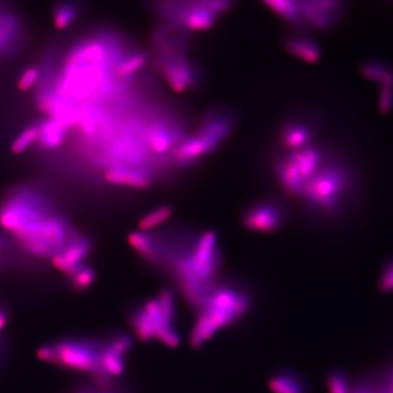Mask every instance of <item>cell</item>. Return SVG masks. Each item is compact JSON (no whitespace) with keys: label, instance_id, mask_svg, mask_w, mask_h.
<instances>
[{"label":"cell","instance_id":"6da1fadb","mask_svg":"<svg viewBox=\"0 0 393 393\" xmlns=\"http://www.w3.org/2000/svg\"><path fill=\"white\" fill-rule=\"evenodd\" d=\"M131 348L130 337L112 333L67 337L41 346L37 355L44 362L64 371L89 375L90 379L101 383H111L125 371Z\"/></svg>","mask_w":393,"mask_h":393},{"label":"cell","instance_id":"7a4b0ae2","mask_svg":"<svg viewBox=\"0 0 393 393\" xmlns=\"http://www.w3.org/2000/svg\"><path fill=\"white\" fill-rule=\"evenodd\" d=\"M0 224L26 251L40 258L54 257L73 236L69 224L54 212L48 199L29 190L15 192L2 204Z\"/></svg>","mask_w":393,"mask_h":393},{"label":"cell","instance_id":"3957f363","mask_svg":"<svg viewBox=\"0 0 393 393\" xmlns=\"http://www.w3.org/2000/svg\"><path fill=\"white\" fill-rule=\"evenodd\" d=\"M351 169L328 151L293 196L307 209L322 214L341 210L353 187Z\"/></svg>","mask_w":393,"mask_h":393},{"label":"cell","instance_id":"277c9868","mask_svg":"<svg viewBox=\"0 0 393 393\" xmlns=\"http://www.w3.org/2000/svg\"><path fill=\"white\" fill-rule=\"evenodd\" d=\"M218 235L212 231L201 234L190 251L175 260L176 274L187 300L198 310L215 288L221 269Z\"/></svg>","mask_w":393,"mask_h":393},{"label":"cell","instance_id":"5b68a950","mask_svg":"<svg viewBox=\"0 0 393 393\" xmlns=\"http://www.w3.org/2000/svg\"><path fill=\"white\" fill-rule=\"evenodd\" d=\"M251 305V297L245 290L228 285L215 287L198 310L190 331L192 347H203L219 331L237 324L247 315Z\"/></svg>","mask_w":393,"mask_h":393},{"label":"cell","instance_id":"8992f818","mask_svg":"<svg viewBox=\"0 0 393 393\" xmlns=\"http://www.w3.org/2000/svg\"><path fill=\"white\" fill-rule=\"evenodd\" d=\"M177 301L171 290H161L131 312L128 322L132 331L142 342H158L169 348L180 345L177 326Z\"/></svg>","mask_w":393,"mask_h":393},{"label":"cell","instance_id":"52a82bcc","mask_svg":"<svg viewBox=\"0 0 393 393\" xmlns=\"http://www.w3.org/2000/svg\"><path fill=\"white\" fill-rule=\"evenodd\" d=\"M302 26L309 31H328L342 22L347 0H296Z\"/></svg>","mask_w":393,"mask_h":393},{"label":"cell","instance_id":"ba28073f","mask_svg":"<svg viewBox=\"0 0 393 393\" xmlns=\"http://www.w3.org/2000/svg\"><path fill=\"white\" fill-rule=\"evenodd\" d=\"M318 119L310 113L299 112L287 117L278 131V142L285 151H294L315 142Z\"/></svg>","mask_w":393,"mask_h":393},{"label":"cell","instance_id":"9c48e42d","mask_svg":"<svg viewBox=\"0 0 393 393\" xmlns=\"http://www.w3.org/2000/svg\"><path fill=\"white\" fill-rule=\"evenodd\" d=\"M156 66L176 92L195 87L199 81L198 67L184 55L157 56Z\"/></svg>","mask_w":393,"mask_h":393},{"label":"cell","instance_id":"30bf717a","mask_svg":"<svg viewBox=\"0 0 393 393\" xmlns=\"http://www.w3.org/2000/svg\"><path fill=\"white\" fill-rule=\"evenodd\" d=\"M285 211L281 204L263 199L247 208L242 215L243 224L252 231L260 233H276L284 225Z\"/></svg>","mask_w":393,"mask_h":393},{"label":"cell","instance_id":"8fae6325","mask_svg":"<svg viewBox=\"0 0 393 393\" xmlns=\"http://www.w3.org/2000/svg\"><path fill=\"white\" fill-rule=\"evenodd\" d=\"M362 73L367 81L377 85L379 108L388 113L393 108V67L383 60H369L363 64Z\"/></svg>","mask_w":393,"mask_h":393},{"label":"cell","instance_id":"7c38bea8","mask_svg":"<svg viewBox=\"0 0 393 393\" xmlns=\"http://www.w3.org/2000/svg\"><path fill=\"white\" fill-rule=\"evenodd\" d=\"M92 248V242L89 237L74 234L62 251L52 258V262L56 268L67 276L84 264Z\"/></svg>","mask_w":393,"mask_h":393},{"label":"cell","instance_id":"4fadbf2b","mask_svg":"<svg viewBox=\"0 0 393 393\" xmlns=\"http://www.w3.org/2000/svg\"><path fill=\"white\" fill-rule=\"evenodd\" d=\"M305 28H290L284 37V49L304 62L315 63L321 58V47Z\"/></svg>","mask_w":393,"mask_h":393},{"label":"cell","instance_id":"5bb4252c","mask_svg":"<svg viewBox=\"0 0 393 393\" xmlns=\"http://www.w3.org/2000/svg\"><path fill=\"white\" fill-rule=\"evenodd\" d=\"M143 137L147 146L153 153L163 155L168 153L183 140V132L180 127H169L167 122L158 120L145 128Z\"/></svg>","mask_w":393,"mask_h":393},{"label":"cell","instance_id":"9a60e30c","mask_svg":"<svg viewBox=\"0 0 393 393\" xmlns=\"http://www.w3.org/2000/svg\"><path fill=\"white\" fill-rule=\"evenodd\" d=\"M153 173L149 168L114 166L108 168L105 173L108 183L132 189H146L151 183Z\"/></svg>","mask_w":393,"mask_h":393},{"label":"cell","instance_id":"2e32d148","mask_svg":"<svg viewBox=\"0 0 393 393\" xmlns=\"http://www.w3.org/2000/svg\"><path fill=\"white\" fill-rule=\"evenodd\" d=\"M272 393H309V384L297 371L281 369L272 374L269 381Z\"/></svg>","mask_w":393,"mask_h":393},{"label":"cell","instance_id":"e0dca14e","mask_svg":"<svg viewBox=\"0 0 393 393\" xmlns=\"http://www.w3.org/2000/svg\"><path fill=\"white\" fill-rule=\"evenodd\" d=\"M39 124V136L37 143L40 149L52 151L58 149L65 142L67 128L57 119L49 118Z\"/></svg>","mask_w":393,"mask_h":393},{"label":"cell","instance_id":"ac0fdd59","mask_svg":"<svg viewBox=\"0 0 393 393\" xmlns=\"http://www.w3.org/2000/svg\"><path fill=\"white\" fill-rule=\"evenodd\" d=\"M262 2L290 28H304L296 0H262Z\"/></svg>","mask_w":393,"mask_h":393},{"label":"cell","instance_id":"d6986e66","mask_svg":"<svg viewBox=\"0 0 393 393\" xmlns=\"http://www.w3.org/2000/svg\"><path fill=\"white\" fill-rule=\"evenodd\" d=\"M81 13L78 0H58L53 10V22L56 28L63 31L76 22Z\"/></svg>","mask_w":393,"mask_h":393},{"label":"cell","instance_id":"ffe728a7","mask_svg":"<svg viewBox=\"0 0 393 393\" xmlns=\"http://www.w3.org/2000/svg\"><path fill=\"white\" fill-rule=\"evenodd\" d=\"M22 31L19 19L12 14H0V55L10 51Z\"/></svg>","mask_w":393,"mask_h":393},{"label":"cell","instance_id":"44dd1931","mask_svg":"<svg viewBox=\"0 0 393 393\" xmlns=\"http://www.w3.org/2000/svg\"><path fill=\"white\" fill-rule=\"evenodd\" d=\"M132 248L136 249L137 252L145 259L151 262H160L161 251L160 246L153 237L145 233H131L128 237Z\"/></svg>","mask_w":393,"mask_h":393},{"label":"cell","instance_id":"7402d4cb","mask_svg":"<svg viewBox=\"0 0 393 393\" xmlns=\"http://www.w3.org/2000/svg\"><path fill=\"white\" fill-rule=\"evenodd\" d=\"M148 61V56L142 51H135L124 56L115 67L116 74L120 78H128L139 72Z\"/></svg>","mask_w":393,"mask_h":393},{"label":"cell","instance_id":"603a6c76","mask_svg":"<svg viewBox=\"0 0 393 393\" xmlns=\"http://www.w3.org/2000/svg\"><path fill=\"white\" fill-rule=\"evenodd\" d=\"M70 278L73 288L78 292H84L90 289L95 283L96 272L95 269L86 264L78 267L74 271L67 275Z\"/></svg>","mask_w":393,"mask_h":393},{"label":"cell","instance_id":"cb8c5ba5","mask_svg":"<svg viewBox=\"0 0 393 393\" xmlns=\"http://www.w3.org/2000/svg\"><path fill=\"white\" fill-rule=\"evenodd\" d=\"M173 210L168 205L157 208L146 214L140 221V228L143 231H148L164 224L172 216Z\"/></svg>","mask_w":393,"mask_h":393},{"label":"cell","instance_id":"d4e9b609","mask_svg":"<svg viewBox=\"0 0 393 393\" xmlns=\"http://www.w3.org/2000/svg\"><path fill=\"white\" fill-rule=\"evenodd\" d=\"M39 136V124L29 126L23 130L13 140L11 144V151L14 154H22L25 152L29 147L37 143Z\"/></svg>","mask_w":393,"mask_h":393},{"label":"cell","instance_id":"484cf974","mask_svg":"<svg viewBox=\"0 0 393 393\" xmlns=\"http://www.w3.org/2000/svg\"><path fill=\"white\" fill-rule=\"evenodd\" d=\"M328 393H351V383L348 374L342 369H335L328 372Z\"/></svg>","mask_w":393,"mask_h":393},{"label":"cell","instance_id":"4316f807","mask_svg":"<svg viewBox=\"0 0 393 393\" xmlns=\"http://www.w3.org/2000/svg\"><path fill=\"white\" fill-rule=\"evenodd\" d=\"M69 393H127L122 387L118 386L116 381L111 383H101L92 381L90 383L82 384Z\"/></svg>","mask_w":393,"mask_h":393},{"label":"cell","instance_id":"83f0119b","mask_svg":"<svg viewBox=\"0 0 393 393\" xmlns=\"http://www.w3.org/2000/svg\"><path fill=\"white\" fill-rule=\"evenodd\" d=\"M40 70L37 67H29L22 72V76L17 81V87L22 92H28L32 87L36 86L37 82L40 81Z\"/></svg>","mask_w":393,"mask_h":393},{"label":"cell","instance_id":"f1b7e54d","mask_svg":"<svg viewBox=\"0 0 393 393\" xmlns=\"http://www.w3.org/2000/svg\"><path fill=\"white\" fill-rule=\"evenodd\" d=\"M380 287L383 292H393V258L386 262L380 280Z\"/></svg>","mask_w":393,"mask_h":393},{"label":"cell","instance_id":"f546056e","mask_svg":"<svg viewBox=\"0 0 393 393\" xmlns=\"http://www.w3.org/2000/svg\"><path fill=\"white\" fill-rule=\"evenodd\" d=\"M8 324V315L5 310L0 309V331L6 327Z\"/></svg>","mask_w":393,"mask_h":393},{"label":"cell","instance_id":"4dcf8cb0","mask_svg":"<svg viewBox=\"0 0 393 393\" xmlns=\"http://www.w3.org/2000/svg\"><path fill=\"white\" fill-rule=\"evenodd\" d=\"M151 1L156 2L158 3V6H161L164 4H169V3L175 1V0H151Z\"/></svg>","mask_w":393,"mask_h":393},{"label":"cell","instance_id":"1f68e13d","mask_svg":"<svg viewBox=\"0 0 393 393\" xmlns=\"http://www.w3.org/2000/svg\"><path fill=\"white\" fill-rule=\"evenodd\" d=\"M0 249H1V243H0Z\"/></svg>","mask_w":393,"mask_h":393}]
</instances>
